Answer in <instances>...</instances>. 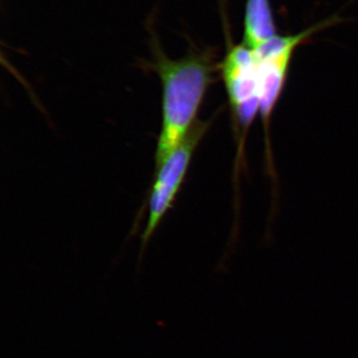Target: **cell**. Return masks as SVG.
I'll return each instance as SVG.
<instances>
[{
	"instance_id": "cell-3",
	"label": "cell",
	"mask_w": 358,
	"mask_h": 358,
	"mask_svg": "<svg viewBox=\"0 0 358 358\" xmlns=\"http://www.w3.org/2000/svg\"><path fill=\"white\" fill-rule=\"evenodd\" d=\"M334 20L313 26L294 35L277 34L253 50L258 71L260 115L264 122L270 121L271 115L281 96L288 78L289 63L296 47L310 38L317 31L333 24Z\"/></svg>"
},
{
	"instance_id": "cell-5",
	"label": "cell",
	"mask_w": 358,
	"mask_h": 358,
	"mask_svg": "<svg viewBox=\"0 0 358 358\" xmlns=\"http://www.w3.org/2000/svg\"><path fill=\"white\" fill-rule=\"evenodd\" d=\"M277 35L270 0H247L243 43L255 49Z\"/></svg>"
},
{
	"instance_id": "cell-2",
	"label": "cell",
	"mask_w": 358,
	"mask_h": 358,
	"mask_svg": "<svg viewBox=\"0 0 358 358\" xmlns=\"http://www.w3.org/2000/svg\"><path fill=\"white\" fill-rule=\"evenodd\" d=\"M208 128L209 122H197L185 140L155 166L154 182L148 200L147 222L141 237L143 246L150 241L167 212L173 206L195 150Z\"/></svg>"
},
{
	"instance_id": "cell-1",
	"label": "cell",
	"mask_w": 358,
	"mask_h": 358,
	"mask_svg": "<svg viewBox=\"0 0 358 358\" xmlns=\"http://www.w3.org/2000/svg\"><path fill=\"white\" fill-rule=\"evenodd\" d=\"M147 24L150 59L143 60V66L157 74L162 85V124L155 157L157 166L185 140L199 122L200 108L219 73V62L216 49L201 48L192 41L183 57H169L154 23Z\"/></svg>"
},
{
	"instance_id": "cell-4",
	"label": "cell",
	"mask_w": 358,
	"mask_h": 358,
	"mask_svg": "<svg viewBox=\"0 0 358 358\" xmlns=\"http://www.w3.org/2000/svg\"><path fill=\"white\" fill-rule=\"evenodd\" d=\"M228 48L219 63L233 115L240 128L246 131L257 114H260L258 71L253 50L244 43L228 40Z\"/></svg>"
}]
</instances>
